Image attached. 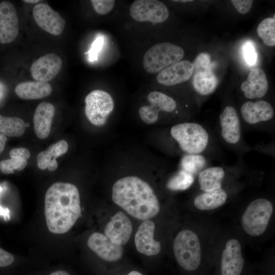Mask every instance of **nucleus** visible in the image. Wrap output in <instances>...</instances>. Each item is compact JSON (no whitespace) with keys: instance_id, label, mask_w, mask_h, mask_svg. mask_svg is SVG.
Segmentation results:
<instances>
[{"instance_id":"obj_1","label":"nucleus","mask_w":275,"mask_h":275,"mask_svg":"<svg viewBox=\"0 0 275 275\" xmlns=\"http://www.w3.org/2000/svg\"><path fill=\"white\" fill-rule=\"evenodd\" d=\"M44 214L49 231L61 234L69 231L81 215L80 195L77 187L58 182L47 190Z\"/></svg>"},{"instance_id":"obj_2","label":"nucleus","mask_w":275,"mask_h":275,"mask_svg":"<svg viewBox=\"0 0 275 275\" xmlns=\"http://www.w3.org/2000/svg\"><path fill=\"white\" fill-rule=\"evenodd\" d=\"M112 197L115 204L139 219H149L160 211L159 202L153 189L135 176L118 179L113 186Z\"/></svg>"},{"instance_id":"obj_3","label":"nucleus","mask_w":275,"mask_h":275,"mask_svg":"<svg viewBox=\"0 0 275 275\" xmlns=\"http://www.w3.org/2000/svg\"><path fill=\"white\" fill-rule=\"evenodd\" d=\"M168 147L185 154H203L211 157L217 151L216 139L205 125L191 121L173 124L168 131Z\"/></svg>"},{"instance_id":"obj_4","label":"nucleus","mask_w":275,"mask_h":275,"mask_svg":"<svg viewBox=\"0 0 275 275\" xmlns=\"http://www.w3.org/2000/svg\"><path fill=\"white\" fill-rule=\"evenodd\" d=\"M239 115L231 105H227L219 115L217 124L220 141L227 148L235 152L238 157L252 148L244 142Z\"/></svg>"},{"instance_id":"obj_5","label":"nucleus","mask_w":275,"mask_h":275,"mask_svg":"<svg viewBox=\"0 0 275 275\" xmlns=\"http://www.w3.org/2000/svg\"><path fill=\"white\" fill-rule=\"evenodd\" d=\"M242 128L246 129L274 132V109L268 102L263 100L244 102L240 108Z\"/></svg>"},{"instance_id":"obj_6","label":"nucleus","mask_w":275,"mask_h":275,"mask_svg":"<svg viewBox=\"0 0 275 275\" xmlns=\"http://www.w3.org/2000/svg\"><path fill=\"white\" fill-rule=\"evenodd\" d=\"M173 250L177 262L183 269L193 271L198 268L201 260V248L195 232L189 229L180 231L174 239Z\"/></svg>"},{"instance_id":"obj_7","label":"nucleus","mask_w":275,"mask_h":275,"mask_svg":"<svg viewBox=\"0 0 275 275\" xmlns=\"http://www.w3.org/2000/svg\"><path fill=\"white\" fill-rule=\"evenodd\" d=\"M272 203L264 198H257L248 205L241 217L242 229L248 235L257 237L266 231L273 213Z\"/></svg>"},{"instance_id":"obj_8","label":"nucleus","mask_w":275,"mask_h":275,"mask_svg":"<svg viewBox=\"0 0 275 275\" xmlns=\"http://www.w3.org/2000/svg\"><path fill=\"white\" fill-rule=\"evenodd\" d=\"M242 157H238L237 162L232 166H209L197 176L199 189L201 192L222 188L230 179L233 180L246 170Z\"/></svg>"},{"instance_id":"obj_9","label":"nucleus","mask_w":275,"mask_h":275,"mask_svg":"<svg viewBox=\"0 0 275 275\" xmlns=\"http://www.w3.org/2000/svg\"><path fill=\"white\" fill-rule=\"evenodd\" d=\"M183 49L170 42L156 44L145 53L143 67L148 73L154 74L175 64L183 58Z\"/></svg>"},{"instance_id":"obj_10","label":"nucleus","mask_w":275,"mask_h":275,"mask_svg":"<svg viewBox=\"0 0 275 275\" xmlns=\"http://www.w3.org/2000/svg\"><path fill=\"white\" fill-rule=\"evenodd\" d=\"M85 114L94 126H104L114 108V101L111 95L101 90L89 93L85 98Z\"/></svg>"},{"instance_id":"obj_11","label":"nucleus","mask_w":275,"mask_h":275,"mask_svg":"<svg viewBox=\"0 0 275 275\" xmlns=\"http://www.w3.org/2000/svg\"><path fill=\"white\" fill-rule=\"evenodd\" d=\"M147 99L149 105L142 106L139 111L141 119L147 124L151 125L157 122L161 112L171 114L177 108L176 101L171 96L161 92H151Z\"/></svg>"},{"instance_id":"obj_12","label":"nucleus","mask_w":275,"mask_h":275,"mask_svg":"<svg viewBox=\"0 0 275 275\" xmlns=\"http://www.w3.org/2000/svg\"><path fill=\"white\" fill-rule=\"evenodd\" d=\"M129 13L137 21H149L153 24L164 22L169 16L167 6L156 0L135 1L130 7Z\"/></svg>"},{"instance_id":"obj_13","label":"nucleus","mask_w":275,"mask_h":275,"mask_svg":"<svg viewBox=\"0 0 275 275\" xmlns=\"http://www.w3.org/2000/svg\"><path fill=\"white\" fill-rule=\"evenodd\" d=\"M33 16L38 25L51 35H59L64 29V19L46 4L40 3L35 6Z\"/></svg>"},{"instance_id":"obj_14","label":"nucleus","mask_w":275,"mask_h":275,"mask_svg":"<svg viewBox=\"0 0 275 275\" xmlns=\"http://www.w3.org/2000/svg\"><path fill=\"white\" fill-rule=\"evenodd\" d=\"M244 262L240 242L235 238L230 239L226 243L222 254V275H240Z\"/></svg>"},{"instance_id":"obj_15","label":"nucleus","mask_w":275,"mask_h":275,"mask_svg":"<svg viewBox=\"0 0 275 275\" xmlns=\"http://www.w3.org/2000/svg\"><path fill=\"white\" fill-rule=\"evenodd\" d=\"M19 33L18 18L14 5L8 1L0 3V42L13 41Z\"/></svg>"},{"instance_id":"obj_16","label":"nucleus","mask_w":275,"mask_h":275,"mask_svg":"<svg viewBox=\"0 0 275 275\" xmlns=\"http://www.w3.org/2000/svg\"><path fill=\"white\" fill-rule=\"evenodd\" d=\"M62 60L57 54L48 53L40 57L31 67L33 78L37 81L47 82L59 73Z\"/></svg>"},{"instance_id":"obj_17","label":"nucleus","mask_w":275,"mask_h":275,"mask_svg":"<svg viewBox=\"0 0 275 275\" xmlns=\"http://www.w3.org/2000/svg\"><path fill=\"white\" fill-rule=\"evenodd\" d=\"M87 245L100 258L107 261H118L123 255L122 245L116 244L105 234L100 233L91 234L88 238Z\"/></svg>"},{"instance_id":"obj_18","label":"nucleus","mask_w":275,"mask_h":275,"mask_svg":"<svg viewBox=\"0 0 275 275\" xmlns=\"http://www.w3.org/2000/svg\"><path fill=\"white\" fill-rule=\"evenodd\" d=\"M132 231V223L122 211L117 212L105 227L104 234L112 241L118 245L126 244Z\"/></svg>"},{"instance_id":"obj_19","label":"nucleus","mask_w":275,"mask_h":275,"mask_svg":"<svg viewBox=\"0 0 275 275\" xmlns=\"http://www.w3.org/2000/svg\"><path fill=\"white\" fill-rule=\"evenodd\" d=\"M155 226L151 220H145L139 227L135 234L134 242L137 250L141 254L151 256L158 254L161 244L154 238Z\"/></svg>"},{"instance_id":"obj_20","label":"nucleus","mask_w":275,"mask_h":275,"mask_svg":"<svg viewBox=\"0 0 275 275\" xmlns=\"http://www.w3.org/2000/svg\"><path fill=\"white\" fill-rule=\"evenodd\" d=\"M193 73V63L183 60L159 72L156 76V80L160 85L172 86L188 80Z\"/></svg>"},{"instance_id":"obj_21","label":"nucleus","mask_w":275,"mask_h":275,"mask_svg":"<svg viewBox=\"0 0 275 275\" xmlns=\"http://www.w3.org/2000/svg\"><path fill=\"white\" fill-rule=\"evenodd\" d=\"M244 97L248 99H259L268 91V82L264 71L259 67L253 69L248 78L240 86Z\"/></svg>"},{"instance_id":"obj_22","label":"nucleus","mask_w":275,"mask_h":275,"mask_svg":"<svg viewBox=\"0 0 275 275\" xmlns=\"http://www.w3.org/2000/svg\"><path fill=\"white\" fill-rule=\"evenodd\" d=\"M54 114L55 107L49 102H43L37 106L33 123L35 133L38 138L44 139L49 136Z\"/></svg>"},{"instance_id":"obj_23","label":"nucleus","mask_w":275,"mask_h":275,"mask_svg":"<svg viewBox=\"0 0 275 275\" xmlns=\"http://www.w3.org/2000/svg\"><path fill=\"white\" fill-rule=\"evenodd\" d=\"M229 196L227 188L201 192L194 199L195 207L200 210H212L224 205Z\"/></svg>"},{"instance_id":"obj_24","label":"nucleus","mask_w":275,"mask_h":275,"mask_svg":"<svg viewBox=\"0 0 275 275\" xmlns=\"http://www.w3.org/2000/svg\"><path fill=\"white\" fill-rule=\"evenodd\" d=\"M68 145L65 140H61L50 145L45 151L38 153L37 163L38 168L42 170L48 169L49 171H55L58 167L56 158L67 151Z\"/></svg>"},{"instance_id":"obj_25","label":"nucleus","mask_w":275,"mask_h":275,"mask_svg":"<svg viewBox=\"0 0 275 275\" xmlns=\"http://www.w3.org/2000/svg\"><path fill=\"white\" fill-rule=\"evenodd\" d=\"M15 92L21 99L34 100L49 96L51 93L52 88L48 82L28 81L18 84Z\"/></svg>"},{"instance_id":"obj_26","label":"nucleus","mask_w":275,"mask_h":275,"mask_svg":"<svg viewBox=\"0 0 275 275\" xmlns=\"http://www.w3.org/2000/svg\"><path fill=\"white\" fill-rule=\"evenodd\" d=\"M193 86L195 91L202 96L213 93L218 81L212 71V66L194 70Z\"/></svg>"},{"instance_id":"obj_27","label":"nucleus","mask_w":275,"mask_h":275,"mask_svg":"<svg viewBox=\"0 0 275 275\" xmlns=\"http://www.w3.org/2000/svg\"><path fill=\"white\" fill-rule=\"evenodd\" d=\"M10 159L0 161V170L6 174H13L15 171H21L28 164V159L30 157L29 150L25 148H15L9 152Z\"/></svg>"},{"instance_id":"obj_28","label":"nucleus","mask_w":275,"mask_h":275,"mask_svg":"<svg viewBox=\"0 0 275 275\" xmlns=\"http://www.w3.org/2000/svg\"><path fill=\"white\" fill-rule=\"evenodd\" d=\"M210 157L203 154H185L180 159L179 168L197 177L199 173L210 166Z\"/></svg>"},{"instance_id":"obj_29","label":"nucleus","mask_w":275,"mask_h":275,"mask_svg":"<svg viewBox=\"0 0 275 275\" xmlns=\"http://www.w3.org/2000/svg\"><path fill=\"white\" fill-rule=\"evenodd\" d=\"M26 129L24 121L18 117H4L0 115V132L10 137H19Z\"/></svg>"},{"instance_id":"obj_30","label":"nucleus","mask_w":275,"mask_h":275,"mask_svg":"<svg viewBox=\"0 0 275 275\" xmlns=\"http://www.w3.org/2000/svg\"><path fill=\"white\" fill-rule=\"evenodd\" d=\"M195 178L194 175L179 169L169 178L166 187L171 191L185 190L193 184Z\"/></svg>"},{"instance_id":"obj_31","label":"nucleus","mask_w":275,"mask_h":275,"mask_svg":"<svg viewBox=\"0 0 275 275\" xmlns=\"http://www.w3.org/2000/svg\"><path fill=\"white\" fill-rule=\"evenodd\" d=\"M257 33L263 42L269 46L275 45V19L266 18L260 22L257 27Z\"/></svg>"},{"instance_id":"obj_32","label":"nucleus","mask_w":275,"mask_h":275,"mask_svg":"<svg viewBox=\"0 0 275 275\" xmlns=\"http://www.w3.org/2000/svg\"><path fill=\"white\" fill-rule=\"evenodd\" d=\"M91 3L97 13L99 15H105L113 10L115 1L113 0H92Z\"/></svg>"},{"instance_id":"obj_33","label":"nucleus","mask_w":275,"mask_h":275,"mask_svg":"<svg viewBox=\"0 0 275 275\" xmlns=\"http://www.w3.org/2000/svg\"><path fill=\"white\" fill-rule=\"evenodd\" d=\"M243 54L245 60L249 65H253L255 64L257 53L251 42H247L244 44Z\"/></svg>"},{"instance_id":"obj_34","label":"nucleus","mask_w":275,"mask_h":275,"mask_svg":"<svg viewBox=\"0 0 275 275\" xmlns=\"http://www.w3.org/2000/svg\"><path fill=\"white\" fill-rule=\"evenodd\" d=\"M193 64L194 70L212 66L210 56L206 52H201L199 54Z\"/></svg>"},{"instance_id":"obj_35","label":"nucleus","mask_w":275,"mask_h":275,"mask_svg":"<svg viewBox=\"0 0 275 275\" xmlns=\"http://www.w3.org/2000/svg\"><path fill=\"white\" fill-rule=\"evenodd\" d=\"M104 38L102 36H99L96 38L92 45L89 51L86 53H89V59L90 61H94L97 59L98 52L101 49L103 44Z\"/></svg>"},{"instance_id":"obj_36","label":"nucleus","mask_w":275,"mask_h":275,"mask_svg":"<svg viewBox=\"0 0 275 275\" xmlns=\"http://www.w3.org/2000/svg\"><path fill=\"white\" fill-rule=\"evenodd\" d=\"M236 10L240 14H245L251 9L253 1L251 0H232L231 1Z\"/></svg>"},{"instance_id":"obj_37","label":"nucleus","mask_w":275,"mask_h":275,"mask_svg":"<svg viewBox=\"0 0 275 275\" xmlns=\"http://www.w3.org/2000/svg\"><path fill=\"white\" fill-rule=\"evenodd\" d=\"M14 258L11 253L0 248V267H5L11 265Z\"/></svg>"},{"instance_id":"obj_38","label":"nucleus","mask_w":275,"mask_h":275,"mask_svg":"<svg viewBox=\"0 0 275 275\" xmlns=\"http://www.w3.org/2000/svg\"><path fill=\"white\" fill-rule=\"evenodd\" d=\"M254 149L259 152L267 154L272 156H273V154H274V144L273 145L272 143L265 145L258 144L254 147Z\"/></svg>"},{"instance_id":"obj_39","label":"nucleus","mask_w":275,"mask_h":275,"mask_svg":"<svg viewBox=\"0 0 275 275\" xmlns=\"http://www.w3.org/2000/svg\"><path fill=\"white\" fill-rule=\"evenodd\" d=\"M7 140V136L0 132V154L5 148Z\"/></svg>"},{"instance_id":"obj_40","label":"nucleus","mask_w":275,"mask_h":275,"mask_svg":"<svg viewBox=\"0 0 275 275\" xmlns=\"http://www.w3.org/2000/svg\"><path fill=\"white\" fill-rule=\"evenodd\" d=\"M50 275H70L68 272L66 271L59 270L54 271L50 274Z\"/></svg>"},{"instance_id":"obj_41","label":"nucleus","mask_w":275,"mask_h":275,"mask_svg":"<svg viewBox=\"0 0 275 275\" xmlns=\"http://www.w3.org/2000/svg\"><path fill=\"white\" fill-rule=\"evenodd\" d=\"M127 275H143V274L137 271H132L130 272H129Z\"/></svg>"},{"instance_id":"obj_42","label":"nucleus","mask_w":275,"mask_h":275,"mask_svg":"<svg viewBox=\"0 0 275 275\" xmlns=\"http://www.w3.org/2000/svg\"><path fill=\"white\" fill-rule=\"evenodd\" d=\"M23 2H26V3H28L34 4V3H37L39 2H40V1H39V0H25V1H23Z\"/></svg>"},{"instance_id":"obj_43","label":"nucleus","mask_w":275,"mask_h":275,"mask_svg":"<svg viewBox=\"0 0 275 275\" xmlns=\"http://www.w3.org/2000/svg\"><path fill=\"white\" fill-rule=\"evenodd\" d=\"M174 2H180V3H186L189 2H192V0H185V1H173Z\"/></svg>"}]
</instances>
